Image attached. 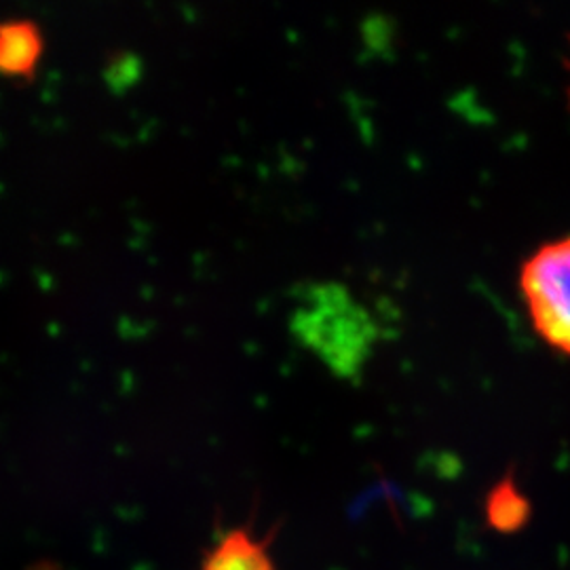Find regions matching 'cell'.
<instances>
[{
	"label": "cell",
	"mask_w": 570,
	"mask_h": 570,
	"mask_svg": "<svg viewBox=\"0 0 570 570\" xmlns=\"http://www.w3.org/2000/svg\"><path fill=\"white\" fill-rule=\"evenodd\" d=\"M520 292L537 336L570 357V235L530 254L520 271Z\"/></svg>",
	"instance_id": "6da1fadb"
},
{
	"label": "cell",
	"mask_w": 570,
	"mask_h": 570,
	"mask_svg": "<svg viewBox=\"0 0 570 570\" xmlns=\"http://www.w3.org/2000/svg\"><path fill=\"white\" fill-rule=\"evenodd\" d=\"M490 520L499 529L510 530L520 527L529 513V505L522 494L510 482L501 484L490 497Z\"/></svg>",
	"instance_id": "277c9868"
},
{
	"label": "cell",
	"mask_w": 570,
	"mask_h": 570,
	"mask_svg": "<svg viewBox=\"0 0 570 570\" xmlns=\"http://www.w3.org/2000/svg\"><path fill=\"white\" fill-rule=\"evenodd\" d=\"M567 72H569V102H570V45H569V60H567Z\"/></svg>",
	"instance_id": "5b68a950"
},
{
	"label": "cell",
	"mask_w": 570,
	"mask_h": 570,
	"mask_svg": "<svg viewBox=\"0 0 570 570\" xmlns=\"http://www.w3.org/2000/svg\"><path fill=\"white\" fill-rule=\"evenodd\" d=\"M202 570H275L265 543L244 530L228 532L220 546L205 558Z\"/></svg>",
	"instance_id": "3957f363"
},
{
	"label": "cell",
	"mask_w": 570,
	"mask_h": 570,
	"mask_svg": "<svg viewBox=\"0 0 570 570\" xmlns=\"http://www.w3.org/2000/svg\"><path fill=\"white\" fill-rule=\"evenodd\" d=\"M45 32L30 18L0 20V75L32 81L45 58Z\"/></svg>",
	"instance_id": "7a4b0ae2"
}]
</instances>
